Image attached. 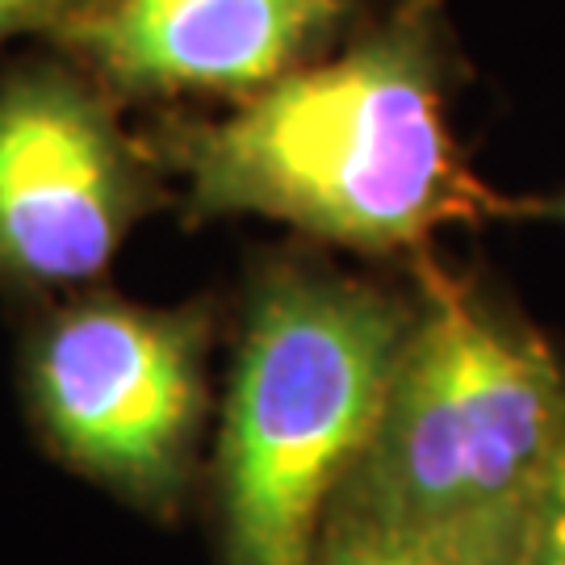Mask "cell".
Here are the masks:
<instances>
[{
    "mask_svg": "<svg viewBox=\"0 0 565 565\" xmlns=\"http://www.w3.org/2000/svg\"><path fill=\"white\" fill-rule=\"evenodd\" d=\"M457 76L445 0H394L323 60L226 114H163L142 142L184 226L264 218L310 247L411 268L445 226L515 214L452 135Z\"/></svg>",
    "mask_w": 565,
    "mask_h": 565,
    "instance_id": "cell-1",
    "label": "cell"
},
{
    "mask_svg": "<svg viewBox=\"0 0 565 565\" xmlns=\"http://www.w3.org/2000/svg\"><path fill=\"white\" fill-rule=\"evenodd\" d=\"M415 315V285L340 268L310 243L252 260L210 457L218 565H315Z\"/></svg>",
    "mask_w": 565,
    "mask_h": 565,
    "instance_id": "cell-2",
    "label": "cell"
},
{
    "mask_svg": "<svg viewBox=\"0 0 565 565\" xmlns=\"http://www.w3.org/2000/svg\"><path fill=\"white\" fill-rule=\"evenodd\" d=\"M419 315L331 515L440 524L527 507L565 448V356L482 277L424 256Z\"/></svg>",
    "mask_w": 565,
    "mask_h": 565,
    "instance_id": "cell-3",
    "label": "cell"
},
{
    "mask_svg": "<svg viewBox=\"0 0 565 565\" xmlns=\"http://www.w3.org/2000/svg\"><path fill=\"white\" fill-rule=\"evenodd\" d=\"M214 343L210 298L160 306L105 285L46 298L30 310L18 348L34 440L121 507L172 524L202 482Z\"/></svg>",
    "mask_w": 565,
    "mask_h": 565,
    "instance_id": "cell-4",
    "label": "cell"
},
{
    "mask_svg": "<svg viewBox=\"0 0 565 565\" xmlns=\"http://www.w3.org/2000/svg\"><path fill=\"white\" fill-rule=\"evenodd\" d=\"M177 205L126 105L46 46L0 67V294L39 306L97 285Z\"/></svg>",
    "mask_w": 565,
    "mask_h": 565,
    "instance_id": "cell-5",
    "label": "cell"
},
{
    "mask_svg": "<svg viewBox=\"0 0 565 565\" xmlns=\"http://www.w3.org/2000/svg\"><path fill=\"white\" fill-rule=\"evenodd\" d=\"M356 0H93L46 46L130 102L239 105L356 30Z\"/></svg>",
    "mask_w": 565,
    "mask_h": 565,
    "instance_id": "cell-6",
    "label": "cell"
},
{
    "mask_svg": "<svg viewBox=\"0 0 565 565\" xmlns=\"http://www.w3.org/2000/svg\"><path fill=\"white\" fill-rule=\"evenodd\" d=\"M527 507L440 524H373L327 515L315 565H520Z\"/></svg>",
    "mask_w": 565,
    "mask_h": 565,
    "instance_id": "cell-7",
    "label": "cell"
},
{
    "mask_svg": "<svg viewBox=\"0 0 565 565\" xmlns=\"http://www.w3.org/2000/svg\"><path fill=\"white\" fill-rule=\"evenodd\" d=\"M520 565H565V448L527 503Z\"/></svg>",
    "mask_w": 565,
    "mask_h": 565,
    "instance_id": "cell-8",
    "label": "cell"
},
{
    "mask_svg": "<svg viewBox=\"0 0 565 565\" xmlns=\"http://www.w3.org/2000/svg\"><path fill=\"white\" fill-rule=\"evenodd\" d=\"M93 0H0V46L18 39H55Z\"/></svg>",
    "mask_w": 565,
    "mask_h": 565,
    "instance_id": "cell-9",
    "label": "cell"
},
{
    "mask_svg": "<svg viewBox=\"0 0 565 565\" xmlns=\"http://www.w3.org/2000/svg\"><path fill=\"white\" fill-rule=\"evenodd\" d=\"M515 223L524 218H545V223L565 226V193H548V198H515Z\"/></svg>",
    "mask_w": 565,
    "mask_h": 565,
    "instance_id": "cell-10",
    "label": "cell"
}]
</instances>
